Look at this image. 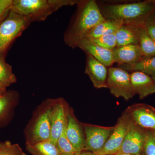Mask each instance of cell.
<instances>
[{"instance_id":"1","label":"cell","mask_w":155,"mask_h":155,"mask_svg":"<svg viewBox=\"0 0 155 155\" xmlns=\"http://www.w3.org/2000/svg\"><path fill=\"white\" fill-rule=\"evenodd\" d=\"M76 9L64 32L65 44L75 49L94 26L105 20L95 0H78Z\"/></svg>"},{"instance_id":"2","label":"cell","mask_w":155,"mask_h":155,"mask_svg":"<svg viewBox=\"0 0 155 155\" xmlns=\"http://www.w3.org/2000/svg\"><path fill=\"white\" fill-rule=\"evenodd\" d=\"M97 3L105 19L139 27L143 26L155 11V0L118 4Z\"/></svg>"},{"instance_id":"3","label":"cell","mask_w":155,"mask_h":155,"mask_svg":"<svg viewBox=\"0 0 155 155\" xmlns=\"http://www.w3.org/2000/svg\"><path fill=\"white\" fill-rule=\"evenodd\" d=\"M78 0H13L11 11L25 17L31 23L45 21L65 6L76 5Z\"/></svg>"},{"instance_id":"4","label":"cell","mask_w":155,"mask_h":155,"mask_svg":"<svg viewBox=\"0 0 155 155\" xmlns=\"http://www.w3.org/2000/svg\"><path fill=\"white\" fill-rule=\"evenodd\" d=\"M54 101L51 99L46 100L34 113L24 131L26 144L50 140Z\"/></svg>"},{"instance_id":"5","label":"cell","mask_w":155,"mask_h":155,"mask_svg":"<svg viewBox=\"0 0 155 155\" xmlns=\"http://www.w3.org/2000/svg\"><path fill=\"white\" fill-rule=\"evenodd\" d=\"M30 24L25 17L10 10L0 22V58H5L11 45Z\"/></svg>"},{"instance_id":"6","label":"cell","mask_w":155,"mask_h":155,"mask_svg":"<svg viewBox=\"0 0 155 155\" xmlns=\"http://www.w3.org/2000/svg\"><path fill=\"white\" fill-rule=\"evenodd\" d=\"M107 88L116 98L122 97L126 101L135 95L130 81V74L119 67L108 69Z\"/></svg>"},{"instance_id":"7","label":"cell","mask_w":155,"mask_h":155,"mask_svg":"<svg viewBox=\"0 0 155 155\" xmlns=\"http://www.w3.org/2000/svg\"><path fill=\"white\" fill-rule=\"evenodd\" d=\"M131 121L130 116L125 110L114 125V131L105 144L95 153L97 155H113L119 152Z\"/></svg>"},{"instance_id":"8","label":"cell","mask_w":155,"mask_h":155,"mask_svg":"<svg viewBox=\"0 0 155 155\" xmlns=\"http://www.w3.org/2000/svg\"><path fill=\"white\" fill-rule=\"evenodd\" d=\"M85 144L83 151L96 153L101 150L113 133L114 126L105 127L100 125L82 123Z\"/></svg>"},{"instance_id":"9","label":"cell","mask_w":155,"mask_h":155,"mask_svg":"<svg viewBox=\"0 0 155 155\" xmlns=\"http://www.w3.org/2000/svg\"><path fill=\"white\" fill-rule=\"evenodd\" d=\"M145 135L146 129L136 124L131 119L122 146L118 153L132 154L143 153Z\"/></svg>"},{"instance_id":"10","label":"cell","mask_w":155,"mask_h":155,"mask_svg":"<svg viewBox=\"0 0 155 155\" xmlns=\"http://www.w3.org/2000/svg\"><path fill=\"white\" fill-rule=\"evenodd\" d=\"M67 104L63 98L54 99L51 116L50 140L55 144L62 135L67 125Z\"/></svg>"},{"instance_id":"11","label":"cell","mask_w":155,"mask_h":155,"mask_svg":"<svg viewBox=\"0 0 155 155\" xmlns=\"http://www.w3.org/2000/svg\"><path fill=\"white\" fill-rule=\"evenodd\" d=\"M66 133L67 138L78 153L83 150L85 135L82 123L76 118L72 108L67 106Z\"/></svg>"},{"instance_id":"12","label":"cell","mask_w":155,"mask_h":155,"mask_svg":"<svg viewBox=\"0 0 155 155\" xmlns=\"http://www.w3.org/2000/svg\"><path fill=\"white\" fill-rule=\"evenodd\" d=\"M126 111L134 123L142 128L155 130V108L145 104H136L127 107Z\"/></svg>"},{"instance_id":"13","label":"cell","mask_w":155,"mask_h":155,"mask_svg":"<svg viewBox=\"0 0 155 155\" xmlns=\"http://www.w3.org/2000/svg\"><path fill=\"white\" fill-rule=\"evenodd\" d=\"M108 69L92 56L86 54L84 72L88 75L95 88H107Z\"/></svg>"},{"instance_id":"14","label":"cell","mask_w":155,"mask_h":155,"mask_svg":"<svg viewBox=\"0 0 155 155\" xmlns=\"http://www.w3.org/2000/svg\"><path fill=\"white\" fill-rule=\"evenodd\" d=\"M130 81L134 91L143 100L155 94V81L143 72L135 71L130 74Z\"/></svg>"},{"instance_id":"15","label":"cell","mask_w":155,"mask_h":155,"mask_svg":"<svg viewBox=\"0 0 155 155\" xmlns=\"http://www.w3.org/2000/svg\"><path fill=\"white\" fill-rule=\"evenodd\" d=\"M78 48L94 57L106 67H112L114 64L113 50L106 49L94 44L90 40L84 39L79 44Z\"/></svg>"},{"instance_id":"16","label":"cell","mask_w":155,"mask_h":155,"mask_svg":"<svg viewBox=\"0 0 155 155\" xmlns=\"http://www.w3.org/2000/svg\"><path fill=\"white\" fill-rule=\"evenodd\" d=\"M114 63L118 65L135 64L140 61L142 55L138 45L116 47L113 50Z\"/></svg>"},{"instance_id":"17","label":"cell","mask_w":155,"mask_h":155,"mask_svg":"<svg viewBox=\"0 0 155 155\" xmlns=\"http://www.w3.org/2000/svg\"><path fill=\"white\" fill-rule=\"evenodd\" d=\"M18 92L11 90L0 96V125L5 123L11 117L19 99Z\"/></svg>"},{"instance_id":"18","label":"cell","mask_w":155,"mask_h":155,"mask_svg":"<svg viewBox=\"0 0 155 155\" xmlns=\"http://www.w3.org/2000/svg\"><path fill=\"white\" fill-rule=\"evenodd\" d=\"M139 28L135 25L122 24L116 34V47L138 45Z\"/></svg>"},{"instance_id":"19","label":"cell","mask_w":155,"mask_h":155,"mask_svg":"<svg viewBox=\"0 0 155 155\" xmlns=\"http://www.w3.org/2000/svg\"><path fill=\"white\" fill-rule=\"evenodd\" d=\"M122 25V23L118 21L105 19L90 31L84 39H92L107 35L116 33Z\"/></svg>"},{"instance_id":"20","label":"cell","mask_w":155,"mask_h":155,"mask_svg":"<svg viewBox=\"0 0 155 155\" xmlns=\"http://www.w3.org/2000/svg\"><path fill=\"white\" fill-rule=\"evenodd\" d=\"M118 67L124 69L127 72L139 71L143 72L149 75L155 81V56L141 59L135 64L119 65Z\"/></svg>"},{"instance_id":"21","label":"cell","mask_w":155,"mask_h":155,"mask_svg":"<svg viewBox=\"0 0 155 155\" xmlns=\"http://www.w3.org/2000/svg\"><path fill=\"white\" fill-rule=\"evenodd\" d=\"M26 149L31 155H61L56 145L50 140L26 144Z\"/></svg>"},{"instance_id":"22","label":"cell","mask_w":155,"mask_h":155,"mask_svg":"<svg viewBox=\"0 0 155 155\" xmlns=\"http://www.w3.org/2000/svg\"><path fill=\"white\" fill-rule=\"evenodd\" d=\"M139 46L143 59L155 56V41L148 35L143 26L139 28Z\"/></svg>"},{"instance_id":"23","label":"cell","mask_w":155,"mask_h":155,"mask_svg":"<svg viewBox=\"0 0 155 155\" xmlns=\"http://www.w3.org/2000/svg\"><path fill=\"white\" fill-rule=\"evenodd\" d=\"M17 81L12 66L6 62L5 58H0V81L8 87Z\"/></svg>"},{"instance_id":"24","label":"cell","mask_w":155,"mask_h":155,"mask_svg":"<svg viewBox=\"0 0 155 155\" xmlns=\"http://www.w3.org/2000/svg\"><path fill=\"white\" fill-rule=\"evenodd\" d=\"M56 145L61 155H75L77 154L75 149L67 138L66 129L58 138Z\"/></svg>"},{"instance_id":"25","label":"cell","mask_w":155,"mask_h":155,"mask_svg":"<svg viewBox=\"0 0 155 155\" xmlns=\"http://www.w3.org/2000/svg\"><path fill=\"white\" fill-rule=\"evenodd\" d=\"M116 34L107 35L97 38L88 40L94 44L106 49L113 50L117 46Z\"/></svg>"},{"instance_id":"26","label":"cell","mask_w":155,"mask_h":155,"mask_svg":"<svg viewBox=\"0 0 155 155\" xmlns=\"http://www.w3.org/2000/svg\"><path fill=\"white\" fill-rule=\"evenodd\" d=\"M0 155H26L17 143L9 140L0 142Z\"/></svg>"},{"instance_id":"27","label":"cell","mask_w":155,"mask_h":155,"mask_svg":"<svg viewBox=\"0 0 155 155\" xmlns=\"http://www.w3.org/2000/svg\"><path fill=\"white\" fill-rule=\"evenodd\" d=\"M143 152L145 155H155V140L150 130L146 129Z\"/></svg>"},{"instance_id":"28","label":"cell","mask_w":155,"mask_h":155,"mask_svg":"<svg viewBox=\"0 0 155 155\" xmlns=\"http://www.w3.org/2000/svg\"><path fill=\"white\" fill-rule=\"evenodd\" d=\"M143 26L148 35L155 41V11L147 18Z\"/></svg>"},{"instance_id":"29","label":"cell","mask_w":155,"mask_h":155,"mask_svg":"<svg viewBox=\"0 0 155 155\" xmlns=\"http://www.w3.org/2000/svg\"><path fill=\"white\" fill-rule=\"evenodd\" d=\"M13 0H0V22L10 11Z\"/></svg>"},{"instance_id":"30","label":"cell","mask_w":155,"mask_h":155,"mask_svg":"<svg viewBox=\"0 0 155 155\" xmlns=\"http://www.w3.org/2000/svg\"><path fill=\"white\" fill-rule=\"evenodd\" d=\"M7 87L0 81V96L5 94L7 91Z\"/></svg>"},{"instance_id":"31","label":"cell","mask_w":155,"mask_h":155,"mask_svg":"<svg viewBox=\"0 0 155 155\" xmlns=\"http://www.w3.org/2000/svg\"><path fill=\"white\" fill-rule=\"evenodd\" d=\"M75 155H97L96 154L92 152L87 151H82V152L78 153L76 154Z\"/></svg>"},{"instance_id":"32","label":"cell","mask_w":155,"mask_h":155,"mask_svg":"<svg viewBox=\"0 0 155 155\" xmlns=\"http://www.w3.org/2000/svg\"><path fill=\"white\" fill-rule=\"evenodd\" d=\"M113 155H145L144 153H142L140 154H125L123 153H118L115 154Z\"/></svg>"},{"instance_id":"33","label":"cell","mask_w":155,"mask_h":155,"mask_svg":"<svg viewBox=\"0 0 155 155\" xmlns=\"http://www.w3.org/2000/svg\"><path fill=\"white\" fill-rule=\"evenodd\" d=\"M155 140V130H150Z\"/></svg>"}]
</instances>
